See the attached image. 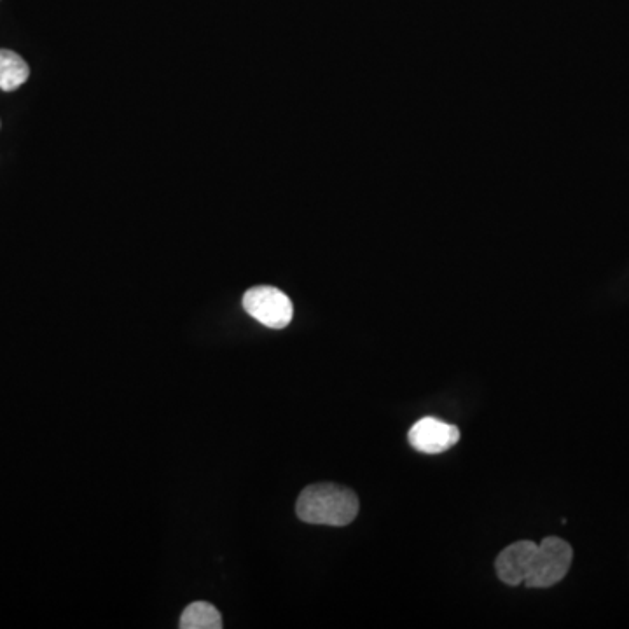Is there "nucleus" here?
<instances>
[{"label": "nucleus", "mask_w": 629, "mask_h": 629, "mask_svg": "<svg viewBox=\"0 0 629 629\" xmlns=\"http://www.w3.org/2000/svg\"><path fill=\"white\" fill-rule=\"evenodd\" d=\"M296 512L310 525L346 526L359 514V498L339 484H312L299 495Z\"/></svg>", "instance_id": "f257e3e1"}, {"label": "nucleus", "mask_w": 629, "mask_h": 629, "mask_svg": "<svg viewBox=\"0 0 629 629\" xmlns=\"http://www.w3.org/2000/svg\"><path fill=\"white\" fill-rule=\"evenodd\" d=\"M572 558L574 551L568 542L558 537H547L533 547L523 584L528 588H551L563 581L572 565Z\"/></svg>", "instance_id": "f03ea898"}, {"label": "nucleus", "mask_w": 629, "mask_h": 629, "mask_svg": "<svg viewBox=\"0 0 629 629\" xmlns=\"http://www.w3.org/2000/svg\"><path fill=\"white\" fill-rule=\"evenodd\" d=\"M243 308L250 317L270 329H284L291 324L294 306L287 294L270 285L252 287L243 296Z\"/></svg>", "instance_id": "7ed1b4c3"}, {"label": "nucleus", "mask_w": 629, "mask_h": 629, "mask_svg": "<svg viewBox=\"0 0 629 629\" xmlns=\"http://www.w3.org/2000/svg\"><path fill=\"white\" fill-rule=\"evenodd\" d=\"M409 444L415 450L437 455L453 448L460 441V430L455 425L427 416L409 430Z\"/></svg>", "instance_id": "20e7f679"}, {"label": "nucleus", "mask_w": 629, "mask_h": 629, "mask_svg": "<svg viewBox=\"0 0 629 629\" xmlns=\"http://www.w3.org/2000/svg\"><path fill=\"white\" fill-rule=\"evenodd\" d=\"M535 542L532 540H519L516 544L505 547L502 553L498 554L497 568L498 579L509 584V586H519L525 581L526 565L528 558L532 554Z\"/></svg>", "instance_id": "39448f33"}, {"label": "nucleus", "mask_w": 629, "mask_h": 629, "mask_svg": "<svg viewBox=\"0 0 629 629\" xmlns=\"http://www.w3.org/2000/svg\"><path fill=\"white\" fill-rule=\"evenodd\" d=\"M30 76L27 62L18 53L0 49V90L14 91L27 83Z\"/></svg>", "instance_id": "423d86ee"}, {"label": "nucleus", "mask_w": 629, "mask_h": 629, "mask_svg": "<svg viewBox=\"0 0 629 629\" xmlns=\"http://www.w3.org/2000/svg\"><path fill=\"white\" fill-rule=\"evenodd\" d=\"M182 629H221L222 617L214 605L207 602H194L180 617Z\"/></svg>", "instance_id": "0eeeda50"}]
</instances>
